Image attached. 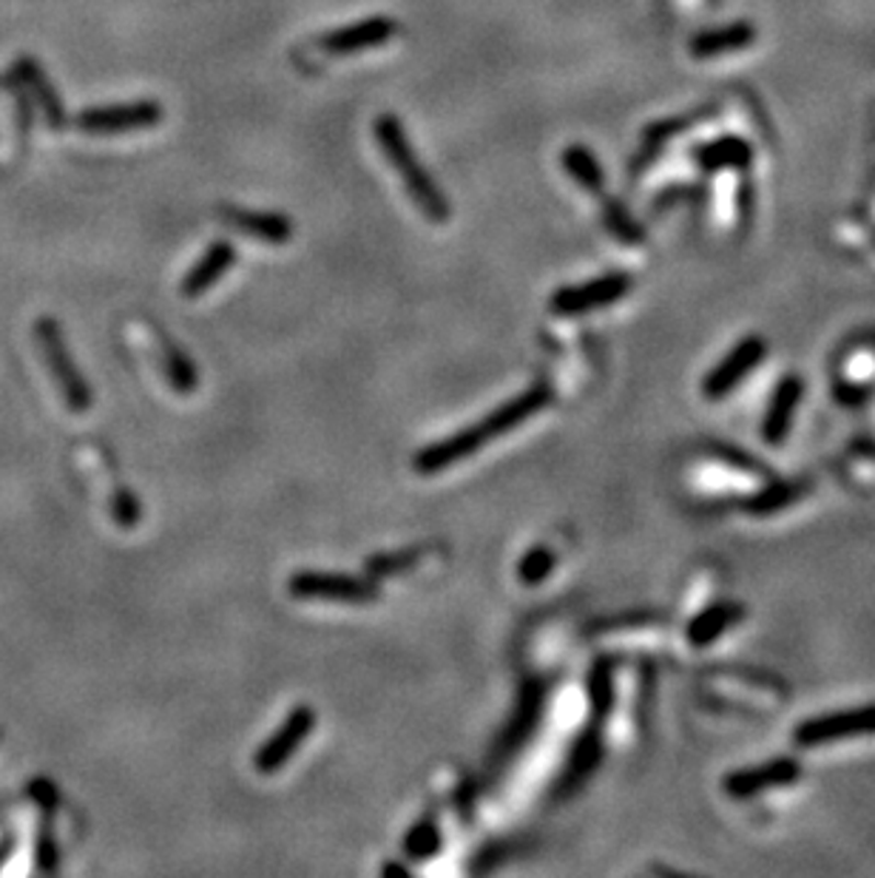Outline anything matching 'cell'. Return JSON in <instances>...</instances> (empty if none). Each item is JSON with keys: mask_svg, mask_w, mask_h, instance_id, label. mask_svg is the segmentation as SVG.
<instances>
[{"mask_svg": "<svg viewBox=\"0 0 875 878\" xmlns=\"http://www.w3.org/2000/svg\"><path fill=\"white\" fill-rule=\"evenodd\" d=\"M416 560H418V549L384 551V555L370 558L367 563H364V569H367L370 580H378L387 578V574H398L404 572V569H410V566H416Z\"/></svg>", "mask_w": 875, "mask_h": 878, "instance_id": "22", "label": "cell"}, {"mask_svg": "<svg viewBox=\"0 0 875 878\" xmlns=\"http://www.w3.org/2000/svg\"><path fill=\"white\" fill-rule=\"evenodd\" d=\"M166 367H168V381H171V387H174L177 392H194L196 390L200 378H196L194 364L188 362L180 350L168 347Z\"/></svg>", "mask_w": 875, "mask_h": 878, "instance_id": "23", "label": "cell"}, {"mask_svg": "<svg viewBox=\"0 0 875 878\" xmlns=\"http://www.w3.org/2000/svg\"><path fill=\"white\" fill-rule=\"evenodd\" d=\"M162 117H166V109L157 100H137V103L80 114L77 126L89 134H132L154 128L157 123H162Z\"/></svg>", "mask_w": 875, "mask_h": 878, "instance_id": "5", "label": "cell"}, {"mask_svg": "<svg viewBox=\"0 0 875 878\" xmlns=\"http://www.w3.org/2000/svg\"><path fill=\"white\" fill-rule=\"evenodd\" d=\"M375 140L382 146L384 157L393 162L398 174H401L404 185L410 191L412 203L418 205V210L424 214L430 223L444 225L450 219V203H446L444 191L438 189V182L432 180L430 171L421 166V160L412 151L407 134H404L401 119L393 117V114H382L375 119Z\"/></svg>", "mask_w": 875, "mask_h": 878, "instance_id": "2", "label": "cell"}, {"mask_svg": "<svg viewBox=\"0 0 875 878\" xmlns=\"http://www.w3.org/2000/svg\"><path fill=\"white\" fill-rule=\"evenodd\" d=\"M219 217L230 228L242 230L248 237H257L268 244H285L293 237V223L276 210H248L237 208V205H225V208H219Z\"/></svg>", "mask_w": 875, "mask_h": 878, "instance_id": "11", "label": "cell"}, {"mask_svg": "<svg viewBox=\"0 0 875 878\" xmlns=\"http://www.w3.org/2000/svg\"><path fill=\"white\" fill-rule=\"evenodd\" d=\"M438 847H441V830L432 816H424L404 839V856L412 862H427L432 853H438Z\"/></svg>", "mask_w": 875, "mask_h": 878, "instance_id": "20", "label": "cell"}, {"mask_svg": "<svg viewBox=\"0 0 875 878\" xmlns=\"http://www.w3.org/2000/svg\"><path fill=\"white\" fill-rule=\"evenodd\" d=\"M312 726H316V711H312L310 705L293 708L287 714L285 726L279 728L273 737H268V742L253 756V765H257L259 774H276V771H282L293 753L299 751L307 733L312 731Z\"/></svg>", "mask_w": 875, "mask_h": 878, "instance_id": "7", "label": "cell"}, {"mask_svg": "<svg viewBox=\"0 0 875 878\" xmlns=\"http://www.w3.org/2000/svg\"><path fill=\"white\" fill-rule=\"evenodd\" d=\"M589 691H591V708L598 714L609 711V705H612V674H609V665H605V662H598V665L591 669Z\"/></svg>", "mask_w": 875, "mask_h": 878, "instance_id": "24", "label": "cell"}, {"mask_svg": "<svg viewBox=\"0 0 875 878\" xmlns=\"http://www.w3.org/2000/svg\"><path fill=\"white\" fill-rule=\"evenodd\" d=\"M114 521H117L120 526H125V529H132V526H137L139 523V503L128 489H120L117 492V501H114Z\"/></svg>", "mask_w": 875, "mask_h": 878, "instance_id": "28", "label": "cell"}, {"mask_svg": "<svg viewBox=\"0 0 875 878\" xmlns=\"http://www.w3.org/2000/svg\"><path fill=\"white\" fill-rule=\"evenodd\" d=\"M867 733H875V705H859V708H844V711L805 719L793 731V742L799 748H819L839 742V739L867 737Z\"/></svg>", "mask_w": 875, "mask_h": 878, "instance_id": "3", "label": "cell"}, {"mask_svg": "<svg viewBox=\"0 0 875 878\" xmlns=\"http://www.w3.org/2000/svg\"><path fill=\"white\" fill-rule=\"evenodd\" d=\"M600 760V737L598 731H586L583 737L577 739L575 751H571V760H569V767H566V776H562L560 788H575L577 782H583L586 776L594 771V765H598Z\"/></svg>", "mask_w": 875, "mask_h": 878, "instance_id": "19", "label": "cell"}, {"mask_svg": "<svg viewBox=\"0 0 875 878\" xmlns=\"http://www.w3.org/2000/svg\"><path fill=\"white\" fill-rule=\"evenodd\" d=\"M234 262H237V248L230 242H225V239L214 242L208 251L202 253L200 262L191 267V273H188L185 280H182L180 287L182 296H185V299H196L202 293H208L211 287L234 267Z\"/></svg>", "mask_w": 875, "mask_h": 878, "instance_id": "13", "label": "cell"}, {"mask_svg": "<svg viewBox=\"0 0 875 878\" xmlns=\"http://www.w3.org/2000/svg\"><path fill=\"white\" fill-rule=\"evenodd\" d=\"M742 617L745 608L739 603H719L714 608H705L688 626V640L694 642V646H708V642H714L716 637L723 635L725 628H730L737 620H742Z\"/></svg>", "mask_w": 875, "mask_h": 878, "instance_id": "15", "label": "cell"}, {"mask_svg": "<svg viewBox=\"0 0 875 878\" xmlns=\"http://www.w3.org/2000/svg\"><path fill=\"white\" fill-rule=\"evenodd\" d=\"M541 705H543V691L537 688V685H532L529 694H523L521 708L514 714L512 726H509L507 733L500 737V751L503 753L514 751V748L521 745L523 739L532 733V728L537 726V717H541Z\"/></svg>", "mask_w": 875, "mask_h": 878, "instance_id": "16", "label": "cell"}, {"mask_svg": "<svg viewBox=\"0 0 875 878\" xmlns=\"http://www.w3.org/2000/svg\"><path fill=\"white\" fill-rule=\"evenodd\" d=\"M398 35V23L393 18H367V21L350 23V26L333 28L319 37V49L327 55H355V52L378 49Z\"/></svg>", "mask_w": 875, "mask_h": 878, "instance_id": "9", "label": "cell"}, {"mask_svg": "<svg viewBox=\"0 0 875 878\" xmlns=\"http://www.w3.org/2000/svg\"><path fill=\"white\" fill-rule=\"evenodd\" d=\"M796 495H799V492H796V487H785V483H776V487L764 489V492L757 498V501H750V510L773 512V510H779V506H785V503H791Z\"/></svg>", "mask_w": 875, "mask_h": 878, "instance_id": "27", "label": "cell"}, {"mask_svg": "<svg viewBox=\"0 0 875 878\" xmlns=\"http://www.w3.org/2000/svg\"><path fill=\"white\" fill-rule=\"evenodd\" d=\"M552 569H555V551L546 549V546H535L523 555L521 566H518V578L526 585H537L549 578Z\"/></svg>", "mask_w": 875, "mask_h": 878, "instance_id": "21", "label": "cell"}, {"mask_svg": "<svg viewBox=\"0 0 875 878\" xmlns=\"http://www.w3.org/2000/svg\"><path fill=\"white\" fill-rule=\"evenodd\" d=\"M628 290H632V280L625 273H609V276L583 282V285L560 287L552 296V310L557 316H583L591 313V310H598V307L614 305Z\"/></svg>", "mask_w": 875, "mask_h": 878, "instance_id": "6", "label": "cell"}, {"mask_svg": "<svg viewBox=\"0 0 875 878\" xmlns=\"http://www.w3.org/2000/svg\"><path fill=\"white\" fill-rule=\"evenodd\" d=\"M764 350L768 347H764V342L759 335H748V339H742V342L730 350L728 356L705 376V381H702V392L716 401V398L728 396L730 390H737L750 369H757L759 364H762Z\"/></svg>", "mask_w": 875, "mask_h": 878, "instance_id": "8", "label": "cell"}, {"mask_svg": "<svg viewBox=\"0 0 875 878\" xmlns=\"http://www.w3.org/2000/svg\"><path fill=\"white\" fill-rule=\"evenodd\" d=\"M562 168L569 171L575 182H580L586 191L600 194L603 191V168H600L598 157L586 146H569L562 151Z\"/></svg>", "mask_w": 875, "mask_h": 878, "instance_id": "18", "label": "cell"}, {"mask_svg": "<svg viewBox=\"0 0 875 878\" xmlns=\"http://www.w3.org/2000/svg\"><path fill=\"white\" fill-rule=\"evenodd\" d=\"M742 162H748V146L739 140L716 142L705 153V166H742Z\"/></svg>", "mask_w": 875, "mask_h": 878, "instance_id": "26", "label": "cell"}, {"mask_svg": "<svg viewBox=\"0 0 875 878\" xmlns=\"http://www.w3.org/2000/svg\"><path fill=\"white\" fill-rule=\"evenodd\" d=\"M41 339H43V347H46V356H49L52 367H55V373H57V381H60L63 392H66V404L77 412L89 410V404H91L89 387H86V381L80 378V373L75 369V364H71L69 356H66V350H63L60 335H57L55 324H41Z\"/></svg>", "mask_w": 875, "mask_h": 878, "instance_id": "12", "label": "cell"}, {"mask_svg": "<svg viewBox=\"0 0 875 878\" xmlns=\"http://www.w3.org/2000/svg\"><path fill=\"white\" fill-rule=\"evenodd\" d=\"M384 873H387V876H389V873H398V876H407V867H396V865H387V867H384Z\"/></svg>", "mask_w": 875, "mask_h": 878, "instance_id": "29", "label": "cell"}, {"mask_svg": "<svg viewBox=\"0 0 875 878\" xmlns=\"http://www.w3.org/2000/svg\"><path fill=\"white\" fill-rule=\"evenodd\" d=\"M750 41H753V28L745 26V23H737V26L714 28V32L700 35L694 43H691V52H694L696 57H714V55H725V52L742 49V46H748Z\"/></svg>", "mask_w": 875, "mask_h": 878, "instance_id": "17", "label": "cell"}, {"mask_svg": "<svg viewBox=\"0 0 875 878\" xmlns=\"http://www.w3.org/2000/svg\"><path fill=\"white\" fill-rule=\"evenodd\" d=\"M291 594L302 600H339V603H370L378 597L375 580L353 578L341 572H296L291 578Z\"/></svg>", "mask_w": 875, "mask_h": 878, "instance_id": "4", "label": "cell"}, {"mask_svg": "<svg viewBox=\"0 0 875 878\" xmlns=\"http://www.w3.org/2000/svg\"><path fill=\"white\" fill-rule=\"evenodd\" d=\"M605 225H609V230H612L614 237H620V239H625V242H637V239H643V230L637 228V225L632 223V217H628V214H625V208L623 205H617V203H609L605 205Z\"/></svg>", "mask_w": 875, "mask_h": 878, "instance_id": "25", "label": "cell"}, {"mask_svg": "<svg viewBox=\"0 0 875 878\" xmlns=\"http://www.w3.org/2000/svg\"><path fill=\"white\" fill-rule=\"evenodd\" d=\"M802 392H805V384H802L799 376L782 378L762 421V438L768 444H782L785 441L787 430L793 424V415H796V407L802 401Z\"/></svg>", "mask_w": 875, "mask_h": 878, "instance_id": "14", "label": "cell"}, {"mask_svg": "<svg viewBox=\"0 0 875 878\" xmlns=\"http://www.w3.org/2000/svg\"><path fill=\"white\" fill-rule=\"evenodd\" d=\"M552 401V390L549 387H532V390L514 396L512 401H507L503 407H498L495 412H489L487 419L478 421V424L466 426L461 433L450 435V438L438 441V444L424 446L421 453L416 455V469L421 475H435L444 472L446 467L458 464V460L469 458L478 449H484V444H489L492 438H500V435L512 433L521 424H526L532 415L543 410V407Z\"/></svg>", "mask_w": 875, "mask_h": 878, "instance_id": "1", "label": "cell"}, {"mask_svg": "<svg viewBox=\"0 0 875 878\" xmlns=\"http://www.w3.org/2000/svg\"><path fill=\"white\" fill-rule=\"evenodd\" d=\"M799 776H802L799 762L771 760V762H764V765L734 771V774L725 776L723 788H725V794L734 796V799H750V796H759V794H764V790L791 785V782H796Z\"/></svg>", "mask_w": 875, "mask_h": 878, "instance_id": "10", "label": "cell"}]
</instances>
